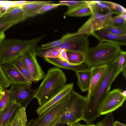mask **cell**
<instances>
[{"label": "cell", "mask_w": 126, "mask_h": 126, "mask_svg": "<svg viewBox=\"0 0 126 126\" xmlns=\"http://www.w3.org/2000/svg\"><path fill=\"white\" fill-rule=\"evenodd\" d=\"M36 47H33L23 56L34 83L43 79L45 75L37 61Z\"/></svg>", "instance_id": "cell-11"}, {"label": "cell", "mask_w": 126, "mask_h": 126, "mask_svg": "<svg viewBox=\"0 0 126 126\" xmlns=\"http://www.w3.org/2000/svg\"><path fill=\"white\" fill-rule=\"evenodd\" d=\"M122 94L124 96L126 97V90L122 92Z\"/></svg>", "instance_id": "cell-43"}, {"label": "cell", "mask_w": 126, "mask_h": 126, "mask_svg": "<svg viewBox=\"0 0 126 126\" xmlns=\"http://www.w3.org/2000/svg\"><path fill=\"white\" fill-rule=\"evenodd\" d=\"M108 65H104L90 68L91 78L90 87L86 96L88 98L91 93L98 86L104 77Z\"/></svg>", "instance_id": "cell-17"}, {"label": "cell", "mask_w": 126, "mask_h": 126, "mask_svg": "<svg viewBox=\"0 0 126 126\" xmlns=\"http://www.w3.org/2000/svg\"><path fill=\"white\" fill-rule=\"evenodd\" d=\"M126 19L120 15L113 17L112 16L109 20L107 25L126 28Z\"/></svg>", "instance_id": "cell-27"}, {"label": "cell", "mask_w": 126, "mask_h": 126, "mask_svg": "<svg viewBox=\"0 0 126 126\" xmlns=\"http://www.w3.org/2000/svg\"><path fill=\"white\" fill-rule=\"evenodd\" d=\"M16 24L14 22L0 21V32H4Z\"/></svg>", "instance_id": "cell-36"}, {"label": "cell", "mask_w": 126, "mask_h": 126, "mask_svg": "<svg viewBox=\"0 0 126 126\" xmlns=\"http://www.w3.org/2000/svg\"><path fill=\"white\" fill-rule=\"evenodd\" d=\"M43 36L32 39L22 40L14 39H4L0 44V64L12 63L24 55L42 39Z\"/></svg>", "instance_id": "cell-4"}, {"label": "cell", "mask_w": 126, "mask_h": 126, "mask_svg": "<svg viewBox=\"0 0 126 126\" xmlns=\"http://www.w3.org/2000/svg\"><path fill=\"white\" fill-rule=\"evenodd\" d=\"M1 67L12 85L25 84L31 86L32 82L28 79L12 63L2 65Z\"/></svg>", "instance_id": "cell-12"}, {"label": "cell", "mask_w": 126, "mask_h": 126, "mask_svg": "<svg viewBox=\"0 0 126 126\" xmlns=\"http://www.w3.org/2000/svg\"><path fill=\"white\" fill-rule=\"evenodd\" d=\"M122 92L118 88L109 92L100 106L99 112L100 116L111 113L123 105L126 97L123 95Z\"/></svg>", "instance_id": "cell-9"}, {"label": "cell", "mask_w": 126, "mask_h": 126, "mask_svg": "<svg viewBox=\"0 0 126 126\" xmlns=\"http://www.w3.org/2000/svg\"><path fill=\"white\" fill-rule=\"evenodd\" d=\"M26 19L21 6L9 7L0 14V21L13 22L16 24Z\"/></svg>", "instance_id": "cell-14"}, {"label": "cell", "mask_w": 126, "mask_h": 126, "mask_svg": "<svg viewBox=\"0 0 126 126\" xmlns=\"http://www.w3.org/2000/svg\"><path fill=\"white\" fill-rule=\"evenodd\" d=\"M105 3L109 7L112 14L119 15L126 13V9L120 5L113 2L105 1Z\"/></svg>", "instance_id": "cell-30"}, {"label": "cell", "mask_w": 126, "mask_h": 126, "mask_svg": "<svg viewBox=\"0 0 126 126\" xmlns=\"http://www.w3.org/2000/svg\"><path fill=\"white\" fill-rule=\"evenodd\" d=\"M104 28L108 32L115 35H126V28L116 27L107 25Z\"/></svg>", "instance_id": "cell-33"}, {"label": "cell", "mask_w": 126, "mask_h": 126, "mask_svg": "<svg viewBox=\"0 0 126 126\" xmlns=\"http://www.w3.org/2000/svg\"><path fill=\"white\" fill-rule=\"evenodd\" d=\"M9 81L5 75L0 64V86L5 89L11 85Z\"/></svg>", "instance_id": "cell-34"}, {"label": "cell", "mask_w": 126, "mask_h": 126, "mask_svg": "<svg viewBox=\"0 0 126 126\" xmlns=\"http://www.w3.org/2000/svg\"><path fill=\"white\" fill-rule=\"evenodd\" d=\"M92 14V10L88 4L67 10L65 13L66 15L71 16L81 17L91 15Z\"/></svg>", "instance_id": "cell-20"}, {"label": "cell", "mask_w": 126, "mask_h": 126, "mask_svg": "<svg viewBox=\"0 0 126 126\" xmlns=\"http://www.w3.org/2000/svg\"><path fill=\"white\" fill-rule=\"evenodd\" d=\"M121 72L118 68L117 58L108 65L103 78L87 99L83 119L87 124L93 123L100 116L99 112L101 104L110 91L112 83Z\"/></svg>", "instance_id": "cell-1"}, {"label": "cell", "mask_w": 126, "mask_h": 126, "mask_svg": "<svg viewBox=\"0 0 126 126\" xmlns=\"http://www.w3.org/2000/svg\"><path fill=\"white\" fill-rule=\"evenodd\" d=\"M20 108L15 102L9 101L3 110L0 112V126H5L11 123Z\"/></svg>", "instance_id": "cell-16"}, {"label": "cell", "mask_w": 126, "mask_h": 126, "mask_svg": "<svg viewBox=\"0 0 126 126\" xmlns=\"http://www.w3.org/2000/svg\"><path fill=\"white\" fill-rule=\"evenodd\" d=\"M114 122L113 114L110 113L107 114L104 119L99 122L104 126H113Z\"/></svg>", "instance_id": "cell-35"}, {"label": "cell", "mask_w": 126, "mask_h": 126, "mask_svg": "<svg viewBox=\"0 0 126 126\" xmlns=\"http://www.w3.org/2000/svg\"><path fill=\"white\" fill-rule=\"evenodd\" d=\"M126 52L121 50L117 57L118 67L121 71L124 78H126Z\"/></svg>", "instance_id": "cell-26"}, {"label": "cell", "mask_w": 126, "mask_h": 126, "mask_svg": "<svg viewBox=\"0 0 126 126\" xmlns=\"http://www.w3.org/2000/svg\"><path fill=\"white\" fill-rule=\"evenodd\" d=\"M5 35L4 32H0V44L4 39Z\"/></svg>", "instance_id": "cell-38"}, {"label": "cell", "mask_w": 126, "mask_h": 126, "mask_svg": "<svg viewBox=\"0 0 126 126\" xmlns=\"http://www.w3.org/2000/svg\"></svg>", "instance_id": "cell-49"}, {"label": "cell", "mask_w": 126, "mask_h": 126, "mask_svg": "<svg viewBox=\"0 0 126 126\" xmlns=\"http://www.w3.org/2000/svg\"><path fill=\"white\" fill-rule=\"evenodd\" d=\"M120 45L113 43L99 42L89 47L85 53V63L89 68L109 65L117 58L121 51Z\"/></svg>", "instance_id": "cell-3"}, {"label": "cell", "mask_w": 126, "mask_h": 126, "mask_svg": "<svg viewBox=\"0 0 126 126\" xmlns=\"http://www.w3.org/2000/svg\"><path fill=\"white\" fill-rule=\"evenodd\" d=\"M112 14L111 11L104 13L98 12L92 14L90 18L79 29L76 33L88 36L94 32L103 28L107 26L108 21L112 16Z\"/></svg>", "instance_id": "cell-7"}, {"label": "cell", "mask_w": 126, "mask_h": 126, "mask_svg": "<svg viewBox=\"0 0 126 126\" xmlns=\"http://www.w3.org/2000/svg\"><path fill=\"white\" fill-rule=\"evenodd\" d=\"M52 1H42L39 2L30 3L22 5L21 7L24 12L26 19L30 15L39 10L45 4L50 3Z\"/></svg>", "instance_id": "cell-22"}, {"label": "cell", "mask_w": 126, "mask_h": 126, "mask_svg": "<svg viewBox=\"0 0 126 126\" xmlns=\"http://www.w3.org/2000/svg\"><path fill=\"white\" fill-rule=\"evenodd\" d=\"M5 126H11V123L8 124Z\"/></svg>", "instance_id": "cell-47"}, {"label": "cell", "mask_w": 126, "mask_h": 126, "mask_svg": "<svg viewBox=\"0 0 126 126\" xmlns=\"http://www.w3.org/2000/svg\"><path fill=\"white\" fill-rule=\"evenodd\" d=\"M69 94L37 118L31 119L25 126H52L59 122L66 107Z\"/></svg>", "instance_id": "cell-6"}, {"label": "cell", "mask_w": 126, "mask_h": 126, "mask_svg": "<svg viewBox=\"0 0 126 126\" xmlns=\"http://www.w3.org/2000/svg\"><path fill=\"white\" fill-rule=\"evenodd\" d=\"M44 59L46 62L58 67L72 70L75 72L90 68L84 63L79 64H74L68 62L63 61L59 58H45Z\"/></svg>", "instance_id": "cell-18"}, {"label": "cell", "mask_w": 126, "mask_h": 126, "mask_svg": "<svg viewBox=\"0 0 126 126\" xmlns=\"http://www.w3.org/2000/svg\"><path fill=\"white\" fill-rule=\"evenodd\" d=\"M71 33H67L63 35L61 38L54 41L43 44L41 47H38L43 50H47L56 47L62 44L70 35Z\"/></svg>", "instance_id": "cell-28"}, {"label": "cell", "mask_w": 126, "mask_h": 126, "mask_svg": "<svg viewBox=\"0 0 126 126\" xmlns=\"http://www.w3.org/2000/svg\"><path fill=\"white\" fill-rule=\"evenodd\" d=\"M27 123L26 109L19 110L11 123V126H25Z\"/></svg>", "instance_id": "cell-24"}, {"label": "cell", "mask_w": 126, "mask_h": 126, "mask_svg": "<svg viewBox=\"0 0 126 126\" xmlns=\"http://www.w3.org/2000/svg\"><path fill=\"white\" fill-rule=\"evenodd\" d=\"M55 124H54V125H53V126H54V125H55Z\"/></svg>", "instance_id": "cell-48"}, {"label": "cell", "mask_w": 126, "mask_h": 126, "mask_svg": "<svg viewBox=\"0 0 126 126\" xmlns=\"http://www.w3.org/2000/svg\"><path fill=\"white\" fill-rule=\"evenodd\" d=\"M91 35L97 38L99 42H110L120 46L126 45V35H115L108 32L104 28L94 32Z\"/></svg>", "instance_id": "cell-13"}, {"label": "cell", "mask_w": 126, "mask_h": 126, "mask_svg": "<svg viewBox=\"0 0 126 126\" xmlns=\"http://www.w3.org/2000/svg\"><path fill=\"white\" fill-rule=\"evenodd\" d=\"M97 126H104L102 124H101L99 122H98L96 124Z\"/></svg>", "instance_id": "cell-45"}, {"label": "cell", "mask_w": 126, "mask_h": 126, "mask_svg": "<svg viewBox=\"0 0 126 126\" xmlns=\"http://www.w3.org/2000/svg\"><path fill=\"white\" fill-rule=\"evenodd\" d=\"M86 36L71 33L70 36L58 47L66 51L79 52L85 54L89 48V41Z\"/></svg>", "instance_id": "cell-10"}, {"label": "cell", "mask_w": 126, "mask_h": 126, "mask_svg": "<svg viewBox=\"0 0 126 126\" xmlns=\"http://www.w3.org/2000/svg\"><path fill=\"white\" fill-rule=\"evenodd\" d=\"M71 126H87L86 125H83L80 124V123H78L74 124Z\"/></svg>", "instance_id": "cell-41"}, {"label": "cell", "mask_w": 126, "mask_h": 126, "mask_svg": "<svg viewBox=\"0 0 126 126\" xmlns=\"http://www.w3.org/2000/svg\"><path fill=\"white\" fill-rule=\"evenodd\" d=\"M87 102L86 96L73 89L69 94L66 107L59 122L71 126L83 120Z\"/></svg>", "instance_id": "cell-5"}, {"label": "cell", "mask_w": 126, "mask_h": 126, "mask_svg": "<svg viewBox=\"0 0 126 126\" xmlns=\"http://www.w3.org/2000/svg\"><path fill=\"white\" fill-rule=\"evenodd\" d=\"M113 125V126H126L125 124L116 121L114 122Z\"/></svg>", "instance_id": "cell-39"}, {"label": "cell", "mask_w": 126, "mask_h": 126, "mask_svg": "<svg viewBox=\"0 0 126 126\" xmlns=\"http://www.w3.org/2000/svg\"><path fill=\"white\" fill-rule=\"evenodd\" d=\"M60 3L65 4L69 10L88 4L87 1L62 0L59 1Z\"/></svg>", "instance_id": "cell-31"}, {"label": "cell", "mask_w": 126, "mask_h": 126, "mask_svg": "<svg viewBox=\"0 0 126 126\" xmlns=\"http://www.w3.org/2000/svg\"><path fill=\"white\" fill-rule=\"evenodd\" d=\"M9 91V101L15 102L21 108L26 109L34 98L36 89H32L27 84L12 85Z\"/></svg>", "instance_id": "cell-8"}, {"label": "cell", "mask_w": 126, "mask_h": 126, "mask_svg": "<svg viewBox=\"0 0 126 126\" xmlns=\"http://www.w3.org/2000/svg\"><path fill=\"white\" fill-rule=\"evenodd\" d=\"M66 53L69 62L76 64L84 63V53L78 51L69 50L66 51Z\"/></svg>", "instance_id": "cell-23"}, {"label": "cell", "mask_w": 126, "mask_h": 126, "mask_svg": "<svg viewBox=\"0 0 126 126\" xmlns=\"http://www.w3.org/2000/svg\"><path fill=\"white\" fill-rule=\"evenodd\" d=\"M5 89L0 97V112L3 110L9 101V90Z\"/></svg>", "instance_id": "cell-32"}, {"label": "cell", "mask_w": 126, "mask_h": 126, "mask_svg": "<svg viewBox=\"0 0 126 126\" xmlns=\"http://www.w3.org/2000/svg\"><path fill=\"white\" fill-rule=\"evenodd\" d=\"M87 126H97V125L96 124L94 125L91 124H87Z\"/></svg>", "instance_id": "cell-44"}, {"label": "cell", "mask_w": 126, "mask_h": 126, "mask_svg": "<svg viewBox=\"0 0 126 126\" xmlns=\"http://www.w3.org/2000/svg\"><path fill=\"white\" fill-rule=\"evenodd\" d=\"M12 63L28 79L32 82H33L23 56L19 57Z\"/></svg>", "instance_id": "cell-21"}, {"label": "cell", "mask_w": 126, "mask_h": 126, "mask_svg": "<svg viewBox=\"0 0 126 126\" xmlns=\"http://www.w3.org/2000/svg\"><path fill=\"white\" fill-rule=\"evenodd\" d=\"M78 80L77 84L82 92L88 91L91 78L90 68L76 72Z\"/></svg>", "instance_id": "cell-19"}, {"label": "cell", "mask_w": 126, "mask_h": 126, "mask_svg": "<svg viewBox=\"0 0 126 126\" xmlns=\"http://www.w3.org/2000/svg\"><path fill=\"white\" fill-rule=\"evenodd\" d=\"M4 9H3L2 8H0V14L2 12H3V10H4Z\"/></svg>", "instance_id": "cell-46"}, {"label": "cell", "mask_w": 126, "mask_h": 126, "mask_svg": "<svg viewBox=\"0 0 126 126\" xmlns=\"http://www.w3.org/2000/svg\"><path fill=\"white\" fill-rule=\"evenodd\" d=\"M67 79L63 72L58 67L49 69L38 87L34 98L41 106L57 94L65 87Z\"/></svg>", "instance_id": "cell-2"}, {"label": "cell", "mask_w": 126, "mask_h": 126, "mask_svg": "<svg viewBox=\"0 0 126 126\" xmlns=\"http://www.w3.org/2000/svg\"><path fill=\"white\" fill-rule=\"evenodd\" d=\"M73 83L66 85L64 88L57 94L44 104L39 106L36 110L37 113L40 115L69 94L73 89Z\"/></svg>", "instance_id": "cell-15"}, {"label": "cell", "mask_w": 126, "mask_h": 126, "mask_svg": "<svg viewBox=\"0 0 126 126\" xmlns=\"http://www.w3.org/2000/svg\"><path fill=\"white\" fill-rule=\"evenodd\" d=\"M63 61L68 62V60L66 53V50L62 49L60 53V58Z\"/></svg>", "instance_id": "cell-37"}, {"label": "cell", "mask_w": 126, "mask_h": 126, "mask_svg": "<svg viewBox=\"0 0 126 126\" xmlns=\"http://www.w3.org/2000/svg\"><path fill=\"white\" fill-rule=\"evenodd\" d=\"M5 89V88H4L0 86V97L3 93Z\"/></svg>", "instance_id": "cell-42"}, {"label": "cell", "mask_w": 126, "mask_h": 126, "mask_svg": "<svg viewBox=\"0 0 126 126\" xmlns=\"http://www.w3.org/2000/svg\"><path fill=\"white\" fill-rule=\"evenodd\" d=\"M54 126H69L66 124L59 122L56 123Z\"/></svg>", "instance_id": "cell-40"}, {"label": "cell", "mask_w": 126, "mask_h": 126, "mask_svg": "<svg viewBox=\"0 0 126 126\" xmlns=\"http://www.w3.org/2000/svg\"><path fill=\"white\" fill-rule=\"evenodd\" d=\"M62 5L66 6V5L65 4L62 3H48L45 4L39 10L29 16L28 18L42 14L55 7Z\"/></svg>", "instance_id": "cell-29"}, {"label": "cell", "mask_w": 126, "mask_h": 126, "mask_svg": "<svg viewBox=\"0 0 126 126\" xmlns=\"http://www.w3.org/2000/svg\"><path fill=\"white\" fill-rule=\"evenodd\" d=\"M87 1L88 4L91 9L92 14L98 12L111 11L105 1Z\"/></svg>", "instance_id": "cell-25"}]
</instances>
